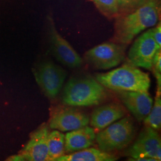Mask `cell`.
<instances>
[{"mask_svg":"<svg viewBox=\"0 0 161 161\" xmlns=\"http://www.w3.org/2000/svg\"><path fill=\"white\" fill-rule=\"evenodd\" d=\"M161 11V0H153L130 13L118 16L110 41L127 46L141 32L160 21Z\"/></svg>","mask_w":161,"mask_h":161,"instance_id":"6da1fadb","label":"cell"},{"mask_svg":"<svg viewBox=\"0 0 161 161\" xmlns=\"http://www.w3.org/2000/svg\"><path fill=\"white\" fill-rule=\"evenodd\" d=\"M145 126L149 127L156 131L160 130L161 127V98L156 96L154 104L149 115L143 120Z\"/></svg>","mask_w":161,"mask_h":161,"instance_id":"ac0fdd59","label":"cell"},{"mask_svg":"<svg viewBox=\"0 0 161 161\" xmlns=\"http://www.w3.org/2000/svg\"><path fill=\"white\" fill-rule=\"evenodd\" d=\"M126 114L125 108L121 104H106L94 110L89 124L95 131L99 132L124 117Z\"/></svg>","mask_w":161,"mask_h":161,"instance_id":"4fadbf2b","label":"cell"},{"mask_svg":"<svg viewBox=\"0 0 161 161\" xmlns=\"http://www.w3.org/2000/svg\"><path fill=\"white\" fill-rule=\"evenodd\" d=\"M151 1L153 0H118L119 16L134 12Z\"/></svg>","mask_w":161,"mask_h":161,"instance_id":"d6986e66","label":"cell"},{"mask_svg":"<svg viewBox=\"0 0 161 161\" xmlns=\"http://www.w3.org/2000/svg\"><path fill=\"white\" fill-rule=\"evenodd\" d=\"M64 136L58 130L49 132L47 140L49 161H56L59 157L65 155Z\"/></svg>","mask_w":161,"mask_h":161,"instance_id":"2e32d148","label":"cell"},{"mask_svg":"<svg viewBox=\"0 0 161 161\" xmlns=\"http://www.w3.org/2000/svg\"><path fill=\"white\" fill-rule=\"evenodd\" d=\"M159 50L152 36V29H148L134 41L129 50L127 60L137 68L152 70L153 58Z\"/></svg>","mask_w":161,"mask_h":161,"instance_id":"ba28073f","label":"cell"},{"mask_svg":"<svg viewBox=\"0 0 161 161\" xmlns=\"http://www.w3.org/2000/svg\"><path fill=\"white\" fill-rule=\"evenodd\" d=\"M48 22L50 44L53 56L59 62L70 69L80 68L82 64V58L58 32L51 16L48 17Z\"/></svg>","mask_w":161,"mask_h":161,"instance_id":"52a82bcc","label":"cell"},{"mask_svg":"<svg viewBox=\"0 0 161 161\" xmlns=\"http://www.w3.org/2000/svg\"><path fill=\"white\" fill-rule=\"evenodd\" d=\"M45 124L32 132L28 143L17 155L9 158L10 161H49L47 145L49 134Z\"/></svg>","mask_w":161,"mask_h":161,"instance_id":"9c48e42d","label":"cell"},{"mask_svg":"<svg viewBox=\"0 0 161 161\" xmlns=\"http://www.w3.org/2000/svg\"><path fill=\"white\" fill-rule=\"evenodd\" d=\"M118 97L135 118L140 122L149 115L153 100L148 92H115Z\"/></svg>","mask_w":161,"mask_h":161,"instance_id":"7c38bea8","label":"cell"},{"mask_svg":"<svg viewBox=\"0 0 161 161\" xmlns=\"http://www.w3.org/2000/svg\"><path fill=\"white\" fill-rule=\"evenodd\" d=\"M99 12L109 20L115 19L119 16L118 0H89Z\"/></svg>","mask_w":161,"mask_h":161,"instance_id":"e0dca14e","label":"cell"},{"mask_svg":"<svg viewBox=\"0 0 161 161\" xmlns=\"http://www.w3.org/2000/svg\"><path fill=\"white\" fill-rule=\"evenodd\" d=\"M136 134V127L132 118L123 117L100 131L96 136L98 149L110 153L127 148Z\"/></svg>","mask_w":161,"mask_h":161,"instance_id":"277c9868","label":"cell"},{"mask_svg":"<svg viewBox=\"0 0 161 161\" xmlns=\"http://www.w3.org/2000/svg\"><path fill=\"white\" fill-rule=\"evenodd\" d=\"M160 147L161 137L158 131L150 127L145 126L135 142L128 148L126 154L131 158L156 159V152Z\"/></svg>","mask_w":161,"mask_h":161,"instance_id":"8fae6325","label":"cell"},{"mask_svg":"<svg viewBox=\"0 0 161 161\" xmlns=\"http://www.w3.org/2000/svg\"><path fill=\"white\" fill-rule=\"evenodd\" d=\"M127 161H158L156 159L152 158H128Z\"/></svg>","mask_w":161,"mask_h":161,"instance_id":"7402d4cb","label":"cell"},{"mask_svg":"<svg viewBox=\"0 0 161 161\" xmlns=\"http://www.w3.org/2000/svg\"><path fill=\"white\" fill-rule=\"evenodd\" d=\"M118 158L113 154L99 149L88 147L64 155L56 161H115Z\"/></svg>","mask_w":161,"mask_h":161,"instance_id":"9a60e30c","label":"cell"},{"mask_svg":"<svg viewBox=\"0 0 161 161\" xmlns=\"http://www.w3.org/2000/svg\"><path fill=\"white\" fill-rule=\"evenodd\" d=\"M108 96L106 88L89 76L70 79L62 94L63 103L73 107H90L99 105Z\"/></svg>","mask_w":161,"mask_h":161,"instance_id":"7a4b0ae2","label":"cell"},{"mask_svg":"<svg viewBox=\"0 0 161 161\" xmlns=\"http://www.w3.org/2000/svg\"><path fill=\"white\" fill-rule=\"evenodd\" d=\"M35 78L47 97H57L64 86L67 73L62 67L51 61L41 63L34 70Z\"/></svg>","mask_w":161,"mask_h":161,"instance_id":"8992f818","label":"cell"},{"mask_svg":"<svg viewBox=\"0 0 161 161\" xmlns=\"http://www.w3.org/2000/svg\"><path fill=\"white\" fill-rule=\"evenodd\" d=\"M126 47L112 41L104 42L88 50L84 54V59L96 69H111L125 60Z\"/></svg>","mask_w":161,"mask_h":161,"instance_id":"5b68a950","label":"cell"},{"mask_svg":"<svg viewBox=\"0 0 161 161\" xmlns=\"http://www.w3.org/2000/svg\"><path fill=\"white\" fill-rule=\"evenodd\" d=\"M96 80L114 92H148L151 85L149 75L127 60L118 68L96 74Z\"/></svg>","mask_w":161,"mask_h":161,"instance_id":"3957f363","label":"cell"},{"mask_svg":"<svg viewBox=\"0 0 161 161\" xmlns=\"http://www.w3.org/2000/svg\"><path fill=\"white\" fill-rule=\"evenodd\" d=\"M96 131L92 127H86L71 131L64 136L65 154L90 147L96 142Z\"/></svg>","mask_w":161,"mask_h":161,"instance_id":"5bb4252c","label":"cell"},{"mask_svg":"<svg viewBox=\"0 0 161 161\" xmlns=\"http://www.w3.org/2000/svg\"><path fill=\"white\" fill-rule=\"evenodd\" d=\"M153 74L157 80V92L156 96H161V49L158 50L153 61Z\"/></svg>","mask_w":161,"mask_h":161,"instance_id":"ffe728a7","label":"cell"},{"mask_svg":"<svg viewBox=\"0 0 161 161\" xmlns=\"http://www.w3.org/2000/svg\"><path fill=\"white\" fill-rule=\"evenodd\" d=\"M152 36L155 41L157 46L159 49H161V23L159 21L157 23L156 26L152 28Z\"/></svg>","mask_w":161,"mask_h":161,"instance_id":"44dd1931","label":"cell"},{"mask_svg":"<svg viewBox=\"0 0 161 161\" xmlns=\"http://www.w3.org/2000/svg\"><path fill=\"white\" fill-rule=\"evenodd\" d=\"M90 117L86 113L74 108H62L52 115L49 126L61 132L71 131L87 126Z\"/></svg>","mask_w":161,"mask_h":161,"instance_id":"30bf717a","label":"cell"}]
</instances>
